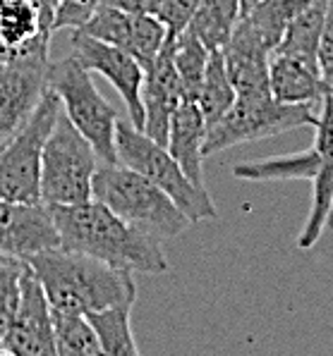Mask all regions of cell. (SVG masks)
<instances>
[{
  "instance_id": "obj_30",
  "label": "cell",
  "mask_w": 333,
  "mask_h": 356,
  "mask_svg": "<svg viewBox=\"0 0 333 356\" xmlns=\"http://www.w3.org/2000/svg\"><path fill=\"white\" fill-rule=\"evenodd\" d=\"M199 3L201 0H163L161 10H158V19L166 24L168 36H178L180 31L187 29Z\"/></svg>"
},
{
  "instance_id": "obj_28",
  "label": "cell",
  "mask_w": 333,
  "mask_h": 356,
  "mask_svg": "<svg viewBox=\"0 0 333 356\" xmlns=\"http://www.w3.org/2000/svg\"><path fill=\"white\" fill-rule=\"evenodd\" d=\"M101 0H60L56 13V31L60 29H82L91 15L98 10Z\"/></svg>"
},
{
  "instance_id": "obj_24",
  "label": "cell",
  "mask_w": 333,
  "mask_h": 356,
  "mask_svg": "<svg viewBox=\"0 0 333 356\" xmlns=\"http://www.w3.org/2000/svg\"><path fill=\"white\" fill-rule=\"evenodd\" d=\"M134 304H118L101 311L86 314L94 327L101 352L106 356H137L139 347L134 342L132 325H130V311Z\"/></svg>"
},
{
  "instance_id": "obj_32",
  "label": "cell",
  "mask_w": 333,
  "mask_h": 356,
  "mask_svg": "<svg viewBox=\"0 0 333 356\" xmlns=\"http://www.w3.org/2000/svg\"><path fill=\"white\" fill-rule=\"evenodd\" d=\"M31 3H34L36 10H39L43 26H46L51 34H56V26L53 24H56V13H58L60 0H31Z\"/></svg>"
},
{
  "instance_id": "obj_6",
  "label": "cell",
  "mask_w": 333,
  "mask_h": 356,
  "mask_svg": "<svg viewBox=\"0 0 333 356\" xmlns=\"http://www.w3.org/2000/svg\"><path fill=\"white\" fill-rule=\"evenodd\" d=\"M48 89L60 98L63 113L94 146L101 163H118V113L96 89L91 72L72 56L48 65Z\"/></svg>"
},
{
  "instance_id": "obj_16",
  "label": "cell",
  "mask_w": 333,
  "mask_h": 356,
  "mask_svg": "<svg viewBox=\"0 0 333 356\" xmlns=\"http://www.w3.org/2000/svg\"><path fill=\"white\" fill-rule=\"evenodd\" d=\"M314 129V149L321 156V165L316 177L312 179V208H309V216L297 237V246L302 251L312 249L321 239V234L326 232V225H329V216L333 208V96L329 94L321 101Z\"/></svg>"
},
{
  "instance_id": "obj_2",
  "label": "cell",
  "mask_w": 333,
  "mask_h": 356,
  "mask_svg": "<svg viewBox=\"0 0 333 356\" xmlns=\"http://www.w3.org/2000/svg\"><path fill=\"white\" fill-rule=\"evenodd\" d=\"M53 309L91 314L108 306L134 304L132 270L113 268L94 256L70 249H48L26 259Z\"/></svg>"
},
{
  "instance_id": "obj_3",
  "label": "cell",
  "mask_w": 333,
  "mask_h": 356,
  "mask_svg": "<svg viewBox=\"0 0 333 356\" xmlns=\"http://www.w3.org/2000/svg\"><path fill=\"white\" fill-rule=\"evenodd\" d=\"M94 199L161 244L180 237L192 225V220L180 211L166 191L149 182L144 175L120 163L98 165L94 175Z\"/></svg>"
},
{
  "instance_id": "obj_8",
  "label": "cell",
  "mask_w": 333,
  "mask_h": 356,
  "mask_svg": "<svg viewBox=\"0 0 333 356\" xmlns=\"http://www.w3.org/2000/svg\"><path fill=\"white\" fill-rule=\"evenodd\" d=\"M60 111H63L60 98L51 89H46L29 122L0 149V199L41 204L43 144Z\"/></svg>"
},
{
  "instance_id": "obj_9",
  "label": "cell",
  "mask_w": 333,
  "mask_h": 356,
  "mask_svg": "<svg viewBox=\"0 0 333 356\" xmlns=\"http://www.w3.org/2000/svg\"><path fill=\"white\" fill-rule=\"evenodd\" d=\"M48 51L0 60V149L29 122L48 89Z\"/></svg>"
},
{
  "instance_id": "obj_10",
  "label": "cell",
  "mask_w": 333,
  "mask_h": 356,
  "mask_svg": "<svg viewBox=\"0 0 333 356\" xmlns=\"http://www.w3.org/2000/svg\"><path fill=\"white\" fill-rule=\"evenodd\" d=\"M72 58L79 60L89 72L106 76L123 98L130 122L137 129L144 127V106H141V86H144V65L132 53L89 36L82 29H72Z\"/></svg>"
},
{
  "instance_id": "obj_31",
  "label": "cell",
  "mask_w": 333,
  "mask_h": 356,
  "mask_svg": "<svg viewBox=\"0 0 333 356\" xmlns=\"http://www.w3.org/2000/svg\"><path fill=\"white\" fill-rule=\"evenodd\" d=\"M163 0H101V5L108 8H120L127 13H146V15H158Z\"/></svg>"
},
{
  "instance_id": "obj_13",
  "label": "cell",
  "mask_w": 333,
  "mask_h": 356,
  "mask_svg": "<svg viewBox=\"0 0 333 356\" xmlns=\"http://www.w3.org/2000/svg\"><path fill=\"white\" fill-rule=\"evenodd\" d=\"M58 246L60 234L51 208L0 199V251L26 261Z\"/></svg>"
},
{
  "instance_id": "obj_34",
  "label": "cell",
  "mask_w": 333,
  "mask_h": 356,
  "mask_svg": "<svg viewBox=\"0 0 333 356\" xmlns=\"http://www.w3.org/2000/svg\"><path fill=\"white\" fill-rule=\"evenodd\" d=\"M326 229H333V208H331V216H329V225H326Z\"/></svg>"
},
{
  "instance_id": "obj_23",
  "label": "cell",
  "mask_w": 333,
  "mask_h": 356,
  "mask_svg": "<svg viewBox=\"0 0 333 356\" xmlns=\"http://www.w3.org/2000/svg\"><path fill=\"white\" fill-rule=\"evenodd\" d=\"M235 86L231 81V74L226 70V60H223L221 51H211L209 65H206L204 79H201L199 94H196V106H199L201 115H204L206 129L216 124L235 103Z\"/></svg>"
},
{
  "instance_id": "obj_4",
  "label": "cell",
  "mask_w": 333,
  "mask_h": 356,
  "mask_svg": "<svg viewBox=\"0 0 333 356\" xmlns=\"http://www.w3.org/2000/svg\"><path fill=\"white\" fill-rule=\"evenodd\" d=\"M116 149L120 165L132 168L134 172L144 175L149 182H154L158 189L166 191L176 201L180 211L192 220V225L201 220H216L218 218L214 199H211L206 187L194 184L185 175V170L180 168V163L171 156V151L151 139L149 134L137 129L132 122L118 120Z\"/></svg>"
},
{
  "instance_id": "obj_7",
  "label": "cell",
  "mask_w": 333,
  "mask_h": 356,
  "mask_svg": "<svg viewBox=\"0 0 333 356\" xmlns=\"http://www.w3.org/2000/svg\"><path fill=\"white\" fill-rule=\"evenodd\" d=\"M316 122V103H283L274 94L238 96L233 108L206 129L204 156H214L231 146L276 136Z\"/></svg>"
},
{
  "instance_id": "obj_14",
  "label": "cell",
  "mask_w": 333,
  "mask_h": 356,
  "mask_svg": "<svg viewBox=\"0 0 333 356\" xmlns=\"http://www.w3.org/2000/svg\"><path fill=\"white\" fill-rule=\"evenodd\" d=\"M221 53L238 96L271 94L269 60L274 46L259 34V29L245 15L240 17Z\"/></svg>"
},
{
  "instance_id": "obj_35",
  "label": "cell",
  "mask_w": 333,
  "mask_h": 356,
  "mask_svg": "<svg viewBox=\"0 0 333 356\" xmlns=\"http://www.w3.org/2000/svg\"><path fill=\"white\" fill-rule=\"evenodd\" d=\"M0 60H3V58H0Z\"/></svg>"
},
{
  "instance_id": "obj_1",
  "label": "cell",
  "mask_w": 333,
  "mask_h": 356,
  "mask_svg": "<svg viewBox=\"0 0 333 356\" xmlns=\"http://www.w3.org/2000/svg\"><path fill=\"white\" fill-rule=\"evenodd\" d=\"M60 246L94 256L113 268L137 273H168L171 263L163 244L118 218L101 201L51 208Z\"/></svg>"
},
{
  "instance_id": "obj_21",
  "label": "cell",
  "mask_w": 333,
  "mask_h": 356,
  "mask_svg": "<svg viewBox=\"0 0 333 356\" xmlns=\"http://www.w3.org/2000/svg\"><path fill=\"white\" fill-rule=\"evenodd\" d=\"M326 8H329V0H316L314 5H309L302 13L295 15V17L288 22L286 31H283V38L278 41V46L274 51L319 67V65H316V51H319V38H321V29H324Z\"/></svg>"
},
{
  "instance_id": "obj_17",
  "label": "cell",
  "mask_w": 333,
  "mask_h": 356,
  "mask_svg": "<svg viewBox=\"0 0 333 356\" xmlns=\"http://www.w3.org/2000/svg\"><path fill=\"white\" fill-rule=\"evenodd\" d=\"M51 36L31 0H0V58L48 51Z\"/></svg>"
},
{
  "instance_id": "obj_26",
  "label": "cell",
  "mask_w": 333,
  "mask_h": 356,
  "mask_svg": "<svg viewBox=\"0 0 333 356\" xmlns=\"http://www.w3.org/2000/svg\"><path fill=\"white\" fill-rule=\"evenodd\" d=\"M173 38V63H176L180 86H183L185 101H196L201 79H204L206 65H209L211 51L196 38L192 31L185 29Z\"/></svg>"
},
{
  "instance_id": "obj_20",
  "label": "cell",
  "mask_w": 333,
  "mask_h": 356,
  "mask_svg": "<svg viewBox=\"0 0 333 356\" xmlns=\"http://www.w3.org/2000/svg\"><path fill=\"white\" fill-rule=\"evenodd\" d=\"M321 156L319 151H300L291 156L259 158V161H242L233 165V177L247 179V182H312L319 172Z\"/></svg>"
},
{
  "instance_id": "obj_11",
  "label": "cell",
  "mask_w": 333,
  "mask_h": 356,
  "mask_svg": "<svg viewBox=\"0 0 333 356\" xmlns=\"http://www.w3.org/2000/svg\"><path fill=\"white\" fill-rule=\"evenodd\" d=\"M0 354L10 356H56L53 337V309L39 277L26 263L22 275L20 304L0 339Z\"/></svg>"
},
{
  "instance_id": "obj_18",
  "label": "cell",
  "mask_w": 333,
  "mask_h": 356,
  "mask_svg": "<svg viewBox=\"0 0 333 356\" xmlns=\"http://www.w3.org/2000/svg\"><path fill=\"white\" fill-rule=\"evenodd\" d=\"M204 139H206V122L199 106L192 101H183L178 111L173 113L171 129H168L166 149L180 163L189 179L199 187L204 182Z\"/></svg>"
},
{
  "instance_id": "obj_15",
  "label": "cell",
  "mask_w": 333,
  "mask_h": 356,
  "mask_svg": "<svg viewBox=\"0 0 333 356\" xmlns=\"http://www.w3.org/2000/svg\"><path fill=\"white\" fill-rule=\"evenodd\" d=\"M185 101L180 76L173 63V38L163 43L161 53L154 63L146 67L144 86H141V106H144V127L141 131L149 134L158 144H168V129H171L173 113Z\"/></svg>"
},
{
  "instance_id": "obj_22",
  "label": "cell",
  "mask_w": 333,
  "mask_h": 356,
  "mask_svg": "<svg viewBox=\"0 0 333 356\" xmlns=\"http://www.w3.org/2000/svg\"><path fill=\"white\" fill-rule=\"evenodd\" d=\"M240 17H242L240 0H201L187 29L209 51H221L231 38Z\"/></svg>"
},
{
  "instance_id": "obj_5",
  "label": "cell",
  "mask_w": 333,
  "mask_h": 356,
  "mask_svg": "<svg viewBox=\"0 0 333 356\" xmlns=\"http://www.w3.org/2000/svg\"><path fill=\"white\" fill-rule=\"evenodd\" d=\"M98 161L94 146L70 122L63 111L43 144L41 204L48 208L75 206L94 199V175Z\"/></svg>"
},
{
  "instance_id": "obj_27",
  "label": "cell",
  "mask_w": 333,
  "mask_h": 356,
  "mask_svg": "<svg viewBox=\"0 0 333 356\" xmlns=\"http://www.w3.org/2000/svg\"><path fill=\"white\" fill-rule=\"evenodd\" d=\"M26 270V261L0 251V339L8 330L15 309L20 304L22 275Z\"/></svg>"
},
{
  "instance_id": "obj_12",
  "label": "cell",
  "mask_w": 333,
  "mask_h": 356,
  "mask_svg": "<svg viewBox=\"0 0 333 356\" xmlns=\"http://www.w3.org/2000/svg\"><path fill=\"white\" fill-rule=\"evenodd\" d=\"M82 31L132 53L144 65V70L154 63L163 43L168 41V29L158 19V15L127 13V10L108 8V5H98L89 22L82 26Z\"/></svg>"
},
{
  "instance_id": "obj_25",
  "label": "cell",
  "mask_w": 333,
  "mask_h": 356,
  "mask_svg": "<svg viewBox=\"0 0 333 356\" xmlns=\"http://www.w3.org/2000/svg\"><path fill=\"white\" fill-rule=\"evenodd\" d=\"M53 309V306H51ZM56 356H101V344L84 314L53 309Z\"/></svg>"
},
{
  "instance_id": "obj_19",
  "label": "cell",
  "mask_w": 333,
  "mask_h": 356,
  "mask_svg": "<svg viewBox=\"0 0 333 356\" xmlns=\"http://www.w3.org/2000/svg\"><path fill=\"white\" fill-rule=\"evenodd\" d=\"M269 84L274 98L283 103H316V106H321L326 96L319 67L276 51L271 53L269 60Z\"/></svg>"
},
{
  "instance_id": "obj_33",
  "label": "cell",
  "mask_w": 333,
  "mask_h": 356,
  "mask_svg": "<svg viewBox=\"0 0 333 356\" xmlns=\"http://www.w3.org/2000/svg\"><path fill=\"white\" fill-rule=\"evenodd\" d=\"M256 3H259V0H240V5H242V15L249 13V10H252Z\"/></svg>"
},
{
  "instance_id": "obj_29",
  "label": "cell",
  "mask_w": 333,
  "mask_h": 356,
  "mask_svg": "<svg viewBox=\"0 0 333 356\" xmlns=\"http://www.w3.org/2000/svg\"><path fill=\"white\" fill-rule=\"evenodd\" d=\"M316 65H319L326 94L333 96V0H329V8H326L324 29H321L319 51H316Z\"/></svg>"
}]
</instances>
